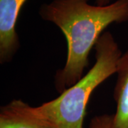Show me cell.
Segmentation results:
<instances>
[{
	"label": "cell",
	"mask_w": 128,
	"mask_h": 128,
	"mask_svg": "<svg viewBox=\"0 0 128 128\" xmlns=\"http://www.w3.org/2000/svg\"><path fill=\"white\" fill-rule=\"evenodd\" d=\"M28 0H0V64L13 59L20 47L16 25L23 5Z\"/></svg>",
	"instance_id": "cell-3"
},
{
	"label": "cell",
	"mask_w": 128,
	"mask_h": 128,
	"mask_svg": "<svg viewBox=\"0 0 128 128\" xmlns=\"http://www.w3.org/2000/svg\"><path fill=\"white\" fill-rule=\"evenodd\" d=\"M96 63L83 77L52 100L32 107L22 100L10 103L28 117L50 128H83L88 104L92 92L116 73L122 54L109 32L102 33L94 47Z\"/></svg>",
	"instance_id": "cell-2"
},
{
	"label": "cell",
	"mask_w": 128,
	"mask_h": 128,
	"mask_svg": "<svg viewBox=\"0 0 128 128\" xmlns=\"http://www.w3.org/2000/svg\"><path fill=\"white\" fill-rule=\"evenodd\" d=\"M0 128H50L14 108L10 102L1 107Z\"/></svg>",
	"instance_id": "cell-5"
},
{
	"label": "cell",
	"mask_w": 128,
	"mask_h": 128,
	"mask_svg": "<svg viewBox=\"0 0 128 128\" xmlns=\"http://www.w3.org/2000/svg\"><path fill=\"white\" fill-rule=\"evenodd\" d=\"M113 98L116 104L112 114L113 128H128V49L120 58Z\"/></svg>",
	"instance_id": "cell-4"
},
{
	"label": "cell",
	"mask_w": 128,
	"mask_h": 128,
	"mask_svg": "<svg viewBox=\"0 0 128 128\" xmlns=\"http://www.w3.org/2000/svg\"><path fill=\"white\" fill-rule=\"evenodd\" d=\"M89 128H113L112 114L96 115L90 120Z\"/></svg>",
	"instance_id": "cell-6"
},
{
	"label": "cell",
	"mask_w": 128,
	"mask_h": 128,
	"mask_svg": "<svg viewBox=\"0 0 128 128\" xmlns=\"http://www.w3.org/2000/svg\"><path fill=\"white\" fill-rule=\"evenodd\" d=\"M89 0H53L39 9L42 19L57 26L67 42L64 68L54 78L60 94L84 76L89 55L106 28L128 21V0H117L105 6H93Z\"/></svg>",
	"instance_id": "cell-1"
},
{
	"label": "cell",
	"mask_w": 128,
	"mask_h": 128,
	"mask_svg": "<svg viewBox=\"0 0 128 128\" xmlns=\"http://www.w3.org/2000/svg\"><path fill=\"white\" fill-rule=\"evenodd\" d=\"M112 0H96V4L100 6H105L110 4V2Z\"/></svg>",
	"instance_id": "cell-7"
}]
</instances>
